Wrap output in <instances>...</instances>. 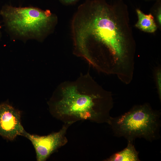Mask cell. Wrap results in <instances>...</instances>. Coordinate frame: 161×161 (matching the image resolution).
Listing matches in <instances>:
<instances>
[{"mask_svg":"<svg viewBox=\"0 0 161 161\" xmlns=\"http://www.w3.org/2000/svg\"><path fill=\"white\" fill-rule=\"evenodd\" d=\"M73 53L98 71L127 84L133 78L136 44L126 5L87 0L80 5L71 24Z\"/></svg>","mask_w":161,"mask_h":161,"instance_id":"1","label":"cell"},{"mask_svg":"<svg viewBox=\"0 0 161 161\" xmlns=\"http://www.w3.org/2000/svg\"><path fill=\"white\" fill-rule=\"evenodd\" d=\"M48 103L55 117L72 124L80 120L107 123L113 106L111 92L104 89L89 73L61 83Z\"/></svg>","mask_w":161,"mask_h":161,"instance_id":"2","label":"cell"},{"mask_svg":"<svg viewBox=\"0 0 161 161\" xmlns=\"http://www.w3.org/2000/svg\"><path fill=\"white\" fill-rule=\"evenodd\" d=\"M161 113L148 103L135 105L119 116H111L108 124L114 135L127 141L143 138L152 142L160 138Z\"/></svg>","mask_w":161,"mask_h":161,"instance_id":"3","label":"cell"},{"mask_svg":"<svg viewBox=\"0 0 161 161\" xmlns=\"http://www.w3.org/2000/svg\"><path fill=\"white\" fill-rule=\"evenodd\" d=\"M0 14L7 30L18 37L40 39L51 30L57 21L49 10L32 7L3 6Z\"/></svg>","mask_w":161,"mask_h":161,"instance_id":"4","label":"cell"},{"mask_svg":"<svg viewBox=\"0 0 161 161\" xmlns=\"http://www.w3.org/2000/svg\"><path fill=\"white\" fill-rule=\"evenodd\" d=\"M72 124L64 123L58 131L46 136L31 134L25 131L22 136L31 142L35 151L37 161H44L58 148L67 143L66 132L69 127Z\"/></svg>","mask_w":161,"mask_h":161,"instance_id":"5","label":"cell"},{"mask_svg":"<svg viewBox=\"0 0 161 161\" xmlns=\"http://www.w3.org/2000/svg\"><path fill=\"white\" fill-rule=\"evenodd\" d=\"M21 112L8 102L0 104V136L11 141L25 131L21 121Z\"/></svg>","mask_w":161,"mask_h":161,"instance_id":"6","label":"cell"},{"mask_svg":"<svg viewBox=\"0 0 161 161\" xmlns=\"http://www.w3.org/2000/svg\"><path fill=\"white\" fill-rule=\"evenodd\" d=\"M126 147L122 151L114 153L105 161H139V152L137 151L133 141L128 140Z\"/></svg>","mask_w":161,"mask_h":161,"instance_id":"7","label":"cell"},{"mask_svg":"<svg viewBox=\"0 0 161 161\" xmlns=\"http://www.w3.org/2000/svg\"><path fill=\"white\" fill-rule=\"evenodd\" d=\"M138 21L135 25V27L140 30L148 33H153L157 29V24L153 15L144 14L138 9L136 10Z\"/></svg>","mask_w":161,"mask_h":161,"instance_id":"8","label":"cell"},{"mask_svg":"<svg viewBox=\"0 0 161 161\" xmlns=\"http://www.w3.org/2000/svg\"><path fill=\"white\" fill-rule=\"evenodd\" d=\"M154 77L158 93L160 100H161V70L160 67L154 71Z\"/></svg>","mask_w":161,"mask_h":161,"instance_id":"9","label":"cell"},{"mask_svg":"<svg viewBox=\"0 0 161 161\" xmlns=\"http://www.w3.org/2000/svg\"><path fill=\"white\" fill-rule=\"evenodd\" d=\"M60 2L63 4L69 5L73 4L79 0H59Z\"/></svg>","mask_w":161,"mask_h":161,"instance_id":"10","label":"cell"},{"mask_svg":"<svg viewBox=\"0 0 161 161\" xmlns=\"http://www.w3.org/2000/svg\"><path fill=\"white\" fill-rule=\"evenodd\" d=\"M145 1H151V0H145ZM156 1L157 0H156Z\"/></svg>","mask_w":161,"mask_h":161,"instance_id":"11","label":"cell"},{"mask_svg":"<svg viewBox=\"0 0 161 161\" xmlns=\"http://www.w3.org/2000/svg\"><path fill=\"white\" fill-rule=\"evenodd\" d=\"M0 28H1V26H0Z\"/></svg>","mask_w":161,"mask_h":161,"instance_id":"12","label":"cell"}]
</instances>
